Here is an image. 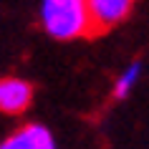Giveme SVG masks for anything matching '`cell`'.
<instances>
[{"label": "cell", "mask_w": 149, "mask_h": 149, "mask_svg": "<svg viewBox=\"0 0 149 149\" xmlns=\"http://www.w3.org/2000/svg\"><path fill=\"white\" fill-rule=\"evenodd\" d=\"M141 76V63L139 61H132L129 66H126L121 73L116 76V81H114V91H111V96L116 99V101H121V99H126V96L134 91V86H136V81H139Z\"/></svg>", "instance_id": "5b68a950"}, {"label": "cell", "mask_w": 149, "mask_h": 149, "mask_svg": "<svg viewBox=\"0 0 149 149\" xmlns=\"http://www.w3.org/2000/svg\"><path fill=\"white\" fill-rule=\"evenodd\" d=\"M136 0H88V10H91V20H94V31H109L126 15L132 13Z\"/></svg>", "instance_id": "3957f363"}, {"label": "cell", "mask_w": 149, "mask_h": 149, "mask_svg": "<svg viewBox=\"0 0 149 149\" xmlns=\"http://www.w3.org/2000/svg\"><path fill=\"white\" fill-rule=\"evenodd\" d=\"M33 101V86L23 79L8 76L0 79V111L3 114H23Z\"/></svg>", "instance_id": "277c9868"}, {"label": "cell", "mask_w": 149, "mask_h": 149, "mask_svg": "<svg viewBox=\"0 0 149 149\" xmlns=\"http://www.w3.org/2000/svg\"><path fill=\"white\" fill-rule=\"evenodd\" d=\"M40 25L56 40H76L94 31L88 0H40Z\"/></svg>", "instance_id": "6da1fadb"}, {"label": "cell", "mask_w": 149, "mask_h": 149, "mask_svg": "<svg viewBox=\"0 0 149 149\" xmlns=\"http://www.w3.org/2000/svg\"><path fill=\"white\" fill-rule=\"evenodd\" d=\"M0 149H56V139L48 126L25 124L0 141Z\"/></svg>", "instance_id": "7a4b0ae2"}]
</instances>
